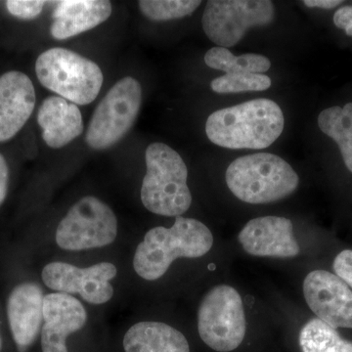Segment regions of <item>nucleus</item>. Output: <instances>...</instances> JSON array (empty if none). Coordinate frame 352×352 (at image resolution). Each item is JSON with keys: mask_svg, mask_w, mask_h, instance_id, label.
Masks as SVG:
<instances>
[{"mask_svg": "<svg viewBox=\"0 0 352 352\" xmlns=\"http://www.w3.org/2000/svg\"><path fill=\"white\" fill-rule=\"evenodd\" d=\"M43 292L36 283L16 287L7 302V315L13 339L24 351L34 344L43 321Z\"/></svg>", "mask_w": 352, "mask_h": 352, "instance_id": "15", "label": "nucleus"}, {"mask_svg": "<svg viewBox=\"0 0 352 352\" xmlns=\"http://www.w3.org/2000/svg\"><path fill=\"white\" fill-rule=\"evenodd\" d=\"M117 267L110 263H100L87 268L66 263H51L43 271V280L48 288L64 294H78L92 305H103L113 296L111 280L117 275Z\"/></svg>", "mask_w": 352, "mask_h": 352, "instance_id": "10", "label": "nucleus"}, {"mask_svg": "<svg viewBox=\"0 0 352 352\" xmlns=\"http://www.w3.org/2000/svg\"><path fill=\"white\" fill-rule=\"evenodd\" d=\"M226 179L234 196L252 205L287 198L300 183L294 168L282 157L270 153L238 157L227 168Z\"/></svg>", "mask_w": 352, "mask_h": 352, "instance_id": "4", "label": "nucleus"}, {"mask_svg": "<svg viewBox=\"0 0 352 352\" xmlns=\"http://www.w3.org/2000/svg\"><path fill=\"white\" fill-rule=\"evenodd\" d=\"M344 30H346L347 36H352V20L347 24Z\"/></svg>", "mask_w": 352, "mask_h": 352, "instance_id": "29", "label": "nucleus"}, {"mask_svg": "<svg viewBox=\"0 0 352 352\" xmlns=\"http://www.w3.org/2000/svg\"><path fill=\"white\" fill-rule=\"evenodd\" d=\"M302 352H352V342L342 339L337 329L319 318L303 326L300 333Z\"/></svg>", "mask_w": 352, "mask_h": 352, "instance_id": "21", "label": "nucleus"}, {"mask_svg": "<svg viewBox=\"0 0 352 352\" xmlns=\"http://www.w3.org/2000/svg\"><path fill=\"white\" fill-rule=\"evenodd\" d=\"M200 0H141L139 9L150 20L163 22L180 19L195 12Z\"/></svg>", "mask_w": 352, "mask_h": 352, "instance_id": "22", "label": "nucleus"}, {"mask_svg": "<svg viewBox=\"0 0 352 352\" xmlns=\"http://www.w3.org/2000/svg\"><path fill=\"white\" fill-rule=\"evenodd\" d=\"M318 126L323 133L339 145L344 164L352 173V103L322 111Z\"/></svg>", "mask_w": 352, "mask_h": 352, "instance_id": "19", "label": "nucleus"}, {"mask_svg": "<svg viewBox=\"0 0 352 352\" xmlns=\"http://www.w3.org/2000/svg\"><path fill=\"white\" fill-rule=\"evenodd\" d=\"M247 254L263 258H291L300 254L291 220L263 217L250 220L238 236Z\"/></svg>", "mask_w": 352, "mask_h": 352, "instance_id": "12", "label": "nucleus"}, {"mask_svg": "<svg viewBox=\"0 0 352 352\" xmlns=\"http://www.w3.org/2000/svg\"><path fill=\"white\" fill-rule=\"evenodd\" d=\"M43 320V351L68 352L67 338L85 325L87 310L73 296L64 293L50 294L44 296Z\"/></svg>", "mask_w": 352, "mask_h": 352, "instance_id": "13", "label": "nucleus"}, {"mask_svg": "<svg viewBox=\"0 0 352 352\" xmlns=\"http://www.w3.org/2000/svg\"><path fill=\"white\" fill-rule=\"evenodd\" d=\"M8 180V164H7L6 157L0 153V206L2 205L7 196Z\"/></svg>", "mask_w": 352, "mask_h": 352, "instance_id": "26", "label": "nucleus"}, {"mask_svg": "<svg viewBox=\"0 0 352 352\" xmlns=\"http://www.w3.org/2000/svg\"><path fill=\"white\" fill-rule=\"evenodd\" d=\"M212 245V234L203 222L176 217L170 228L157 226L146 233L136 249L134 270L143 279L155 281L166 274L175 259L201 258Z\"/></svg>", "mask_w": 352, "mask_h": 352, "instance_id": "2", "label": "nucleus"}, {"mask_svg": "<svg viewBox=\"0 0 352 352\" xmlns=\"http://www.w3.org/2000/svg\"><path fill=\"white\" fill-rule=\"evenodd\" d=\"M36 89L31 78L12 71L0 76V142L15 138L36 107Z\"/></svg>", "mask_w": 352, "mask_h": 352, "instance_id": "14", "label": "nucleus"}, {"mask_svg": "<svg viewBox=\"0 0 352 352\" xmlns=\"http://www.w3.org/2000/svg\"><path fill=\"white\" fill-rule=\"evenodd\" d=\"M245 329L239 293L227 285L210 289L198 312V330L203 342L215 351H232L244 340Z\"/></svg>", "mask_w": 352, "mask_h": 352, "instance_id": "7", "label": "nucleus"}, {"mask_svg": "<svg viewBox=\"0 0 352 352\" xmlns=\"http://www.w3.org/2000/svg\"><path fill=\"white\" fill-rule=\"evenodd\" d=\"M308 307L331 327L352 329V289L333 273L314 270L303 281Z\"/></svg>", "mask_w": 352, "mask_h": 352, "instance_id": "11", "label": "nucleus"}, {"mask_svg": "<svg viewBox=\"0 0 352 352\" xmlns=\"http://www.w3.org/2000/svg\"><path fill=\"white\" fill-rule=\"evenodd\" d=\"M146 175L141 186L143 206L164 217H182L192 204L187 184L188 170L182 157L170 146L152 143L145 153Z\"/></svg>", "mask_w": 352, "mask_h": 352, "instance_id": "3", "label": "nucleus"}, {"mask_svg": "<svg viewBox=\"0 0 352 352\" xmlns=\"http://www.w3.org/2000/svg\"><path fill=\"white\" fill-rule=\"evenodd\" d=\"M118 235V219L103 201L87 196L76 201L60 222L56 242L67 251H82L112 244Z\"/></svg>", "mask_w": 352, "mask_h": 352, "instance_id": "9", "label": "nucleus"}, {"mask_svg": "<svg viewBox=\"0 0 352 352\" xmlns=\"http://www.w3.org/2000/svg\"><path fill=\"white\" fill-rule=\"evenodd\" d=\"M126 352H190L182 333L168 324L140 322L132 326L124 338Z\"/></svg>", "mask_w": 352, "mask_h": 352, "instance_id": "18", "label": "nucleus"}, {"mask_svg": "<svg viewBox=\"0 0 352 352\" xmlns=\"http://www.w3.org/2000/svg\"><path fill=\"white\" fill-rule=\"evenodd\" d=\"M45 1L38 0H8L6 6L8 12L14 17L22 20H34L43 12Z\"/></svg>", "mask_w": 352, "mask_h": 352, "instance_id": "24", "label": "nucleus"}, {"mask_svg": "<svg viewBox=\"0 0 352 352\" xmlns=\"http://www.w3.org/2000/svg\"><path fill=\"white\" fill-rule=\"evenodd\" d=\"M275 9L270 0H210L203 14V29L219 47L236 45L254 27L273 22Z\"/></svg>", "mask_w": 352, "mask_h": 352, "instance_id": "8", "label": "nucleus"}, {"mask_svg": "<svg viewBox=\"0 0 352 352\" xmlns=\"http://www.w3.org/2000/svg\"><path fill=\"white\" fill-rule=\"evenodd\" d=\"M333 268L336 275L352 289V250L340 252L333 261Z\"/></svg>", "mask_w": 352, "mask_h": 352, "instance_id": "25", "label": "nucleus"}, {"mask_svg": "<svg viewBox=\"0 0 352 352\" xmlns=\"http://www.w3.org/2000/svg\"><path fill=\"white\" fill-rule=\"evenodd\" d=\"M142 103L140 82L132 76L122 78L95 109L88 124L85 142L101 151L119 143L138 119Z\"/></svg>", "mask_w": 352, "mask_h": 352, "instance_id": "6", "label": "nucleus"}, {"mask_svg": "<svg viewBox=\"0 0 352 352\" xmlns=\"http://www.w3.org/2000/svg\"><path fill=\"white\" fill-rule=\"evenodd\" d=\"M342 1L340 0H305L303 4L307 7H318V8L332 9L339 6Z\"/></svg>", "mask_w": 352, "mask_h": 352, "instance_id": "28", "label": "nucleus"}, {"mask_svg": "<svg viewBox=\"0 0 352 352\" xmlns=\"http://www.w3.org/2000/svg\"><path fill=\"white\" fill-rule=\"evenodd\" d=\"M0 349H1V338H0Z\"/></svg>", "mask_w": 352, "mask_h": 352, "instance_id": "30", "label": "nucleus"}, {"mask_svg": "<svg viewBox=\"0 0 352 352\" xmlns=\"http://www.w3.org/2000/svg\"><path fill=\"white\" fill-rule=\"evenodd\" d=\"M271 78L263 74L224 75L210 82L212 91L219 94L263 91L271 87Z\"/></svg>", "mask_w": 352, "mask_h": 352, "instance_id": "23", "label": "nucleus"}, {"mask_svg": "<svg viewBox=\"0 0 352 352\" xmlns=\"http://www.w3.org/2000/svg\"><path fill=\"white\" fill-rule=\"evenodd\" d=\"M352 20V6H344L333 15V23L340 29H346L347 24Z\"/></svg>", "mask_w": 352, "mask_h": 352, "instance_id": "27", "label": "nucleus"}, {"mask_svg": "<svg viewBox=\"0 0 352 352\" xmlns=\"http://www.w3.org/2000/svg\"><path fill=\"white\" fill-rule=\"evenodd\" d=\"M39 82L76 105L92 103L103 85V73L95 62L78 53L55 47L44 51L36 62Z\"/></svg>", "mask_w": 352, "mask_h": 352, "instance_id": "5", "label": "nucleus"}, {"mask_svg": "<svg viewBox=\"0 0 352 352\" xmlns=\"http://www.w3.org/2000/svg\"><path fill=\"white\" fill-rule=\"evenodd\" d=\"M205 63L210 68L226 72V75L263 74L271 67L270 60L263 55L247 53L235 56L227 48L219 46L206 53Z\"/></svg>", "mask_w": 352, "mask_h": 352, "instance_id": "20", "label": "nucleus"}, {"mask_svg": "<svg viewBox=\"0 0 352 352\" xmlns=\"http://www.w3.org/2000/svg\"><path fill=\"white\" fill-rule=\"evenodd\" d=\"M38 124L44 142L53 149L68 145L85 129L80 108L60 96L44 99L38 109Z\"/></svg>", "mask_w": 352, "mask_h": 352, "instance_id": "17", "label": "nucleus"}, {"mask_svg": "<svg viewBox=\"0 0 352 352\" xmlns=\"http://www.w3.org/2000/svg\"><path fill=\"white\" fill-rule=\"evenodd\" d=\"M284 124L283 112L277 103L254 99L210 113L206 133L214 144L227 149L261 150L280 138Z\"/></svg>", "mask_w": 352, "mask_h": 352, "instance_id": "1", "label": "nucleus"}, {"mask_svg": "<svg viewBox=\"0 0 352 352\" xmlns=\"http://www.w3.org/2000/svg\"><path fill=\"white\" fill-rule=\"evenodd\" d=\"M107 0H63L56 2L50 27L52 38L64 41L78 36L107 21L112 14Z\"/></svg>", "mask_w": 352, "mask_h": 352, "instance_id": "16", "label": "nucleus"}]
</instances>
